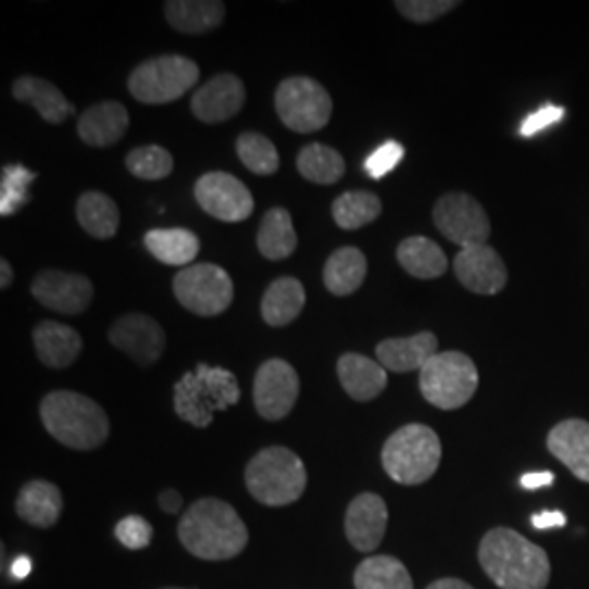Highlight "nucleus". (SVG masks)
Returning a JSON list of instances; mask_svg holds the SVG:
<instances>
[{
	"mask_svg": "<svg viewBox=\"0 0 589 589\" xmlns=\"http://www.w3.org/2000/svg\"><path fill=\"white\" fill-rule=\"evenodd\" d=\"M177 537L197 559L227 561L245 550L249 530L231 504L218 498H201L181 515Z\"/></svg>",
	"mask_w": 589,
	"mask_h": 589,
	"instance_id": "1",
	"label": "nucleus"
},
{
	"mask_svg": "<svg viewBox=\"0 0 589 589\" xmlns=\"http://www.w3.org/2000/svg\"><path fill=\"white\" fill-rule=\"evenodd\" d=\"M478 561L500 589H546L550 559L543 548L511 528H491L480 546Z\"/></svg>",
	"mask_w": 589,
	"mask_h": 589,
	"instance_id": "2",
	"label": "nucleus"
},
{
	"mask_svg": "<svg viewBox=\"0 0 589 589\" xmlns=\"http://www.w3.org/2000/svg\"><path fill=\"white\" fill-rule=\"evenodd\" d=\"M40 419L55 441L73 450H97L110 437L105 411L77 391H51L45 396Z\"/></svg>",
	"mask_w": 589,
	"mask_h": 589,
	"instance_id": "3",
	"label": "nucleus"
},
{
	"mask_svg": "<svg viewBox=\"0 0 589 589\" xmlns=\"http://www.w3.org/2000/svg\"><path fill=\"white\" fill-rule=\"evenodd\" d=\"M245 485L253 500L266 506L298 502L309 485L304 461L284 446L260 450L245 469Z\"/></svg>",
	"mask_w": 589,
	"mask_h": 589,
	"instance_id": "4",
	"label": "nucleus"
},
{
	"mask_svg": "<svg viewBox=\"0 0 589 589\" xmlns=\"http://www.w3.org/2000/svg\"><path fill=\"white\" fill-rule=\"evenodd\" d=\"M238 402L240 387L236 376L205 363H199L195 372L184 374L173 389L175 413L195 428H208L216 411H227Z\"/></svg>",
	"mask_w": 589,
	"mask_h": 589,
	"instance_id": "5",
	"label": "nucleus"
},
{
	"mask_svg": "<svg viewBox=\"0 0 589 589\" xmlns=\"http://www.w3.org/2000/svg\"><path fill=\"white\" fill-rule=\"evenodd\" d=\"M439 463V435L424 424L402 426L383 446V467L389 478L400 485H422L430 480Z\"/></svg>",
	"mask_w": 589,
	"mask_h": 589,
	"instance_id": "6",
	"label": "nucleus"
},
{
	"mask_svg": "<svg viewBox=\"0 0 589 589\" xmlns=\"http://www.w3.org/2000/svg\"><path fill=\"white\" fill-rule=\"evenodd\" d=\"M419 389L426 402L441 411L465 406L478 389V369L463 352L433 356L419 372Z\"/></svg>",
	"mask_w": 589,
	"mask_h": 589,
	"instance_id": "7",
	"label": "nucleus"
},
{
	"mask_svg": "<svg viewBox=\"0 0 589 589\" xmlns=\"http://www.w3.org/2000/svg\"><path fill=\"white\" fill-rule=\"evenodd\" d=\"M199 82V66L184 55H162L131 71L127 88L145 105H164L181 99Z\"/></svg>",
	"mask_w": 589,
	"mask_h": 589,
	"instance_id": "8",
	"label": "nucleus"
},
{
	"mask_svg": "<svg viewBox=\"0 0 589 589\" xmlns=\"http://www.w3.org/2000/svg\"><path fill=\"white\" fill-rule=\"evenodd\" d=\"M275 112L290 131L313 134L330 123L333 97L311 77H288L275 90Z\"/></svg>",
	"mask_w": 589,
	"mask_h": 589,
	"instance_id": "9",
	"label": "nucleus"
},
{
	"mask_svg": "<svg viewBox=\"0 0 589 589\" xmlns=\"http://www.w3.org/2000/svg\"><path fill=\"white\" fill-rule=\"evenodd\" d=\"M173 290L177 302L199 317H216L225 313L234 300V281L229 273L210 262L179 271L173 279Z\"/></svg>",
	"mask_w": 589,
	"mask_h": 589,
	"instance_id": "10",
	"label": "nucleus"
},
{
	"mask_svg": "<svg viewBox=\"0 0 589 589\" xmlns=\"http://www.w3.org/2000/svg\"><path fill=\"white\" fill-rule=\"evenodd\" d=\"M433 221L437 229L448 240L461 245V249L487 245V238L491 234V223L485 208L465 192L443 195L433 210Z\"/></svg>",
	"mask_w": 589,
	"mask_h": 589,
	"instance_id": "11",
	"label": "nucleus"
},
{
	"mask_svg": "<svg viewBox=\"0 0 589 589\" xmlns=\"http://www.w3.org/2000/svg\"><path fill=\"white\" fill-rule=\"evenodd\" d=\"M300 398V376L281 359L260 365L253 380V406L266 422L284 419Z\"/></svg>",
	"mask_w": 589,
	"mask_h": 589,
	"instance_id": "12",
	"label": "nucleus"
},
{
	"mask_svg": "<svg viewBox=\"0 0 589 589\" xmlns=\"http://www.w3.org/2000/svg\"><path fill=\"white\" fill-rule=\"evenodd\" d=\"M195 199L210 216L223 223H242L253 214V195L229 173L210 171L195 184Z\"/></svg>",
	"mask_w": 589,
	"mask_h": 589,
	"instance_id": "13",
	"label": "nucleus"
},
{
	"mask_svg": "<svg viewBox=\"0 0 589 589\" xmlns=\"http://www.w3.org/2000/svg\"><path fill=\"white\" fill-rule=\"evenodd\" d=\"M32 292L42 306L55 313L82 315L95 298V286L86 275L47 268L36 275Z\"/></svg>",
	"mask_w": 589,
	"mask_h": 589,
	"instance_id": "14",
	"label": "nucleus"
},
{
	"mask_svg": "<svg viewBox=\"0 0 589 589\" xmlns=\"http://www.w3.org/2000/svg\"><path fill=\"white\" fill-rule=\"evenodd\" d=\"M110 343L142 367L155 365L166 350L162 326L142 313L123 315L110 328Z\"/></svg>",
	"mask_w": 589,
	"mask_h": 589,
	"instance_id": "15",
	"label": "nucleus"
},
{
	"mask_svg": "<svg viewBox=\"0 0 589 589\" xmlns=\"http://www.w3.org/2000/svg\"><path fill=\"white\" fill-rule=\"evenodd\" d=\"M247 99L245 84L229 73L216 75L210 82H205L192 97L190 110L197 121L216 125L234 118Z\"/></svg>",
	"mask_w": 589,
	"mask_h": 589,
	"instance_id": "16",
	"label": "nucleus"
},
{
	"mask_svg": "<svg viewBox=\"0 0 589 589\" xmlns=\"http://www.w3.org/2000/svg\"><path fill=\"white\" fill-rule=\"evenodd\" d=\"M454 273L459 281L478 294H496L506 286L509 273L500 253L489 245L461 249L454 258Z\"/></svg>",
	"mask_w": 589,
	"mask_h": 589,
	"instance_id": "17",
	"label": "nucleus"
},
{
	"mask_svg": "<svg viewBox=\"0 0 589 589\" xmlns=\"http://www.w3.org/2000/svg\"><path fill=\"white\" fill-rule=\"evenodd\" d=\"M389 509L376 493L356 496L346 511V535L359 552H374L387 532Z\"/></svg>",
	"mask_w": 589,
	"mask_h": 589,
	"instance_id": "18",
	"label": "nucleus"
},
{
	"mask_svg": "<svg viewBox=\"0 0 589 589\" xmlns=\"http://www.w3.org/2000/svg\"><path fill=\"white\" fill-rule=\"evenodd\" d=\"M129 129V112L118 101H103L88 108L77 123L79 138L95 149H105L125 138Z\"/></svg>",
	"mask_w": 589,
	"mask_h": 589,
	"instance_id": "19",
	"label": "nucleus"
},
{
	"mask_svg": "<svg viewBox=\"0 0 589 589\" xmlns=\"http://www.w3.org/2000/svg\"><path fill=\"white\" fill-rule=\"evenodd\" d=\"M548 450L578 480L589 483V424L582 419H565L548 435Z\"/></svg>",
	"mask_w": 589,
	"mask_h": 589,
	"instance_id": "20",
	"label": "nucleus"
},
{
	"mask_svg": "<svg viewBox=\"0 0 589 589\" xmlns=\"http://www.w3.org/2000/svg\"><path fill=\"white\" fill-rule=\"evenodd\" d=\"M439 341L433 333H419L406 339H387L383 343H378L376 348V356L378 363L396 374H406V372H415L433 359L437 356Z\"/></svg>",
	"mask_w": 589,
	"mask_h": 589,
	"instance_id": "21",
	"label": "nucleus"
},
{
	"mask_svg": "<svg viewBox=\"0 0 589 589\" xmlns=\"http://www.w3.org/2000/svg\"><path fill=\"white\" fill-rule=\"evenodd\" d=\"M337 374L346 393L356 402H372L387 389V369L363 354H343Z\"/></svg>",
	"mask_w": 589,
	"mask_h": 589,
	"instance_id": "22",
	"label": "nucleus"
},
{
	"mask_svg": "<svg viewBox=\"0 0 589 589\" xmlns=\"http://www.w3.org/2000/svg\"><path fill=\"white\" fill-rule=\"evenodd\" d=\"M34 346L42 365L51 369L71 367L84 350L82 335L66 324L42 322L34 330Z\"/></svg>",
	"mask_w": 589,
	"mask_h": 589,
	"instance_id": "23",
	"label": "nucleus"
},
{
	"mask_svg": "<svg viewBox=\"0 0 589 589\" xmlns=\"http://www.w3.org/2000/svg\"><path fill=\"white\" fill-rule=\"evenodd\" d=\"M306 306V290L298 277H277L264 290L260 313L264 324L284 328L302 315Z\"/></svg>",
	"mask_w": 589,
	"mask_h": 589,
	"instance_id": "24",
	"label": "nucleus"
},
{
	"mask_svg": "<svg viewBox=\"0 0 589 589\" xmlns=\"http://www.w3.org/2000/svg\"><path fill=\"white\" fill-rule=\"evenodd\" d=\"M64 511V498L58 485L49 480L27 483L16 498V513L32 526L51 528Z\"/></svg>",
	"mask_w": 589,
	"mask_h": 589,
	"instance_id": "25",
	"label": "nucleus"
},
{
	"mask_svg": "<svg viewBox=\"0 0 589 589\" xmlns=\"http://www.w3.org/2000/svg\"><path fill=\"white\" fill-rule=\"evenodd\" d=\"M168 25L184 36L214 32L225 18V5L218 0H171L164 5Z\"/></svg>",
	"mask_w": 589,
	"mask_h": 589,
	"instance_id": "26",
	"label": "nucleus"
},
{
	"mask_svg": "<svg viewBox=\"0 0 589 589\" xmlns=\"http://www.w3.org/2000/svg\"><path fill=\"white\" fill-rule=\"evenodd\" d=\"M14 97L21 103H29L38 110V114L51 123V125H62L71 114H75L73 103L47 79L25 75L16 79L14 84Z\"/></svg>",
	"mask_w": 589,
	"mask_h": 589,
	"instance_id": "27",
	"label": "nucleus"
},
{
	"mask_svg": "<svg viewBox=\"0 0 589 589\" xmlns=\"http://www.w3.org/2000/svg\"><path fill=\"white\" fill-rule=\"evenodd\" d=\"M365 275L367 258L356 247L337 249L324 266V284L337 298H348V294L356 292L363 286Z\"/></svg>",
	"mask_w": 589,
	"mask_h": 589,
	"instance_id": "28",
	"label": "nucleus"
},
{
	"mask_svg": "<svg viewBox=\"0 0 589 589\" xmlns=\"http://www.w3.org/2000/svg\"><path fill=\"white\" fill-rule=\"evenodd\" d=\"M145 245L149 253L168 264V266H186L199 253V238L184 227H168V229H149L145 234Z\"/></svg>",
	"mask_w": 589,
	"mask_h": 589,
	"instance_id": "29",
	"label": "nucleus"
},
{
	"mask_svg": "<svg viewBox=\"0 0 589 589\" xmlns=\"http://www.w3.org/2000/svg\"><path fill=\"white\" fill-rule=\"evenodd\" d=\"M398 262L406 273L419 279L441 277L448 268V258L443 249L426 236L404 238L398 245Z\"/></svg>",
	"mask_w": 589,
	"mask_h": 589,
	"instance_id": "30",
	"label": "nucleus"
},
{
	"mask_svg": "<svg viewBox=\"0 0 589 589\" xmlns=\"http://www.w3.org/2000/svg\"><path fill=\"white\" fill-rule=\"evenodd\" d=\"M258 249L266 260H284L298 249V231L286 208H271L258 227Z\"/></svg>",
	"mask_w": 589,
	"mask_h": 589,
	"instance_id": "31",
	"label": "nucleus"
},
{
	"mask_svg": "<svg viewBox=\"0 0 589 589\" xmlns=\"http://www.w3.org/2000/svg\"><path fill=\"white\" fill-rule=\"evenodd\" d=\"M356 589H413V578L406 565L389 554L367 556L354 572Z\"/></svg>",
	"mask_w": 589,
	"mask_h": 589,
	"instance_id": "32",
	"label": "nucleus"
},
{
	"mask_svg": "<svg viewBox=\"0 0 589 589\" xmlns=\"http://www.w3.org/2000/svg\"><path fill=\"white\" fill-rule=\"evenodd\" d=\"M77 218L79 225L99 240L112 238L121 225L118 205L103 192L88 190L77 201Z\"/></svg>",
	"mask_w": 589,
	"mask_h": 589,
	"instance_id": "33",
	"label": "nucleus"
},
{
	"mask_svg": "<svg viewBox=\"0 0 589 589\" xmlns=\"http://www.w3.org/2000/svg\"><path fill=\"white\" fill-rule=\"evenodd\" d=\"M298 171L304 179L322 186H333L346 175L343 155L328 145H306L298 155Z\"/></svg>",
	"mask_w": 589,
	"mask_h": 589,
	"instance_id": "34",
	"label": "nucleus"
},
{
	"mask_svg": "<svg viewBox=\"0 0 589 589\" xmlns=\"http://www.w3.org/2000/svg\"><path fill=\"white\" fill-rule=\"evenodd\" d=\"M380 212L383 201L369 190H348L333 203V216L341 229H361L374 223Z\"/></svg>",
	"mask_w": 589,
	"mask_h": 589,
	"instance_id": "35",
	"label": "nucleus"
},
{
	"mask_svg": "<svg viewBox=\"0 0 589 589\" xmlns=\"http://www.w3.org/2000/svg\"><path fill=\"white\" fill-rule=\"evenodd\" d=\"M236 153L240 162L255 175H275L279 168V155L275 145L255 131H245L236 140Z\"/></svg>",
	"mask_w": 589,
	"mask_h": 589,
	"instance_id": "36",
	"label": "nucleus"
},
{
	"mask_svg": "<svg viewBox=\"0 0 589 589\" xmlns=\"http://www.w3.org/2000/svg\"><path fill=\"white\" fill-rule=\"evenodd\" d=\"M36 173L23 164H10L3 168L0 179V214L12 216L29 203V186L36 181Z\"/></svg>",
	"mask_w": 589,
	"mask_h": 589,
	"instance_id": "37",
	"label": "nucleus"
},
{
	"mask_svg": "<svg viewBox=\"0 0 589 589\" xmlns=\"http://www.w3.org/2000/svg\"><path fill=\"white\" fill-rule=\"evenodd\" d=\"M125 164L134 177L147 179V181H158L173 173V155L158 145L134 149L127 155Z\"/></svg>",
	"mask_w": 589,
	"mask_h": 589,
	"instance_id": "38",
	"label": "nucleus"
},
{
	"mask_svg": "<svg viewBox=\"0 0 589 589\" xmlns=\"http://www.w3.org/2000/svg\"><path fill=\"white\" fill-rule=\"evenodd\" d=\"M459 3L456 0H398L396 10L411 23L426 25L433 23L452 10H456Z\"/></svg>",
	"mask_w": 589,
	"mask_h": 589,
	"instance_id": "39",
	"label": "nucleus"
},
{
	"mask_svg": "<svg viewBox=\"0 0 589 589\" xmlns=\"http://www.w3.org/2000/svg\"><path fill=\"white\" fill-rule=\"evenodd\" d=\"M114 535L125 548L142 550L153 541V526L142 515H127L116 524Z\"/></svg>",
	"mask_w": 589,
	"mask_h": 589,
	"instance_id": "40",
	"label": "nucleus"
},
{
	"mask_svg": "<svg viewBox=\"0 0 589 589\" xmlns=\"http://www.w3.org/2000/svg\"><path fill=\"white\" fill-rule=\"evenodd\" d=\"M404 160V147L396 140H389L385 145H380L374 153L367 155L365 160V173L372 179H383L387 177L400 162Z\"/></svg>",
	"mask_w": 589,
	"mask_h": 589,
	"instance_id": "41",
	"label": "nucleus"
},
{
	"mask_svg": "<svg viewBox=\"0 0 589 589\" xmlns=\"http://www.w3.org/2000/svg\"><path fill=\"white\" fill-rule=\"evenodd\" d=\"M563 114H565L563 108H556V105H543L541 110H537V112H532V114H528V116L524 118V123H522V127H519V134H522L524 138H530V136H535L537 131H541V129H546V127L559 123V121L563 118Z\"/></svg>",
	"mask_w": 589,
	"mask_h": 589,
	"instance_id": "42",
	"label": "nucleus"
},
{
	"mask_svg": "<svg viewBox=\"0 0 589 589\" xmlns=\"http://www.w3.org/2000/svg\"><path fill=\"white\" fill-rule=\"evenodd\" d=\"M532 526L539 528V530H546V528H556V526H565V515L561 511H543V513H537L532 515Z\"/></svg>",
	"mask_w": 589,
	"mask_h": 589,
	"instance_id": "43",
	"label": "nucleus"
},
{
	"mask_svg": "<svg viewBox=\"0 0 589 589\" xmlns=\"http://www.w3.org/2000/svg\"><path fill=\"white\" fill-rule=\"evenodd\" d=\"M554 483V474L552 472H532V474H524L519 478V485L524 489H539V487H548Z\"/></svg>",
	"mask_w": 589,
	"mask_h": 589,
	"instance_id": "44",
	"label": "nucleus"
},
{
	"mask_svg": "<svg viewBox=\"0 0 589 589\" xmlns=\"http://www.w3.org/2000/svg\"><path fill=\"white\" fill-rule=\"evenodd\" d=\"M158 502H160V509H162L164 513H171V515L179 513V511H181V504H184L181 496H179L175 489H166V491H162Z\"/></svg>",
	"mask_w": 589,
	"mask_h": 589,
	"instance_id": "45",
	"label": "nucleus"
},
{
	"mask_svg": "<svg viewBox=\"0 0 589 589\" xmlns=\"http://www.w3.org/2000/svg\"><path fill=\"white\" fill-rule=\"evenodd\" d=\"M426 589H474V587L461 578H439V580L430 582Z\"/></svg>",
	"mask_w": 589,
	"mask_h": 589,
	"instance_id": "46",
	"label": "nucleus"
},
{
	"mask_svg": "<svg viewBox=\"0 0 589 589\" xmlns=\"http://www.w3.org/2000/svg\"><path fill=\"white\" fill-rule=\"evenodd\" d=\"M14 578H27L32 574V559L29 556H18L12 565Z\"/></svg>",
	"mask_w": 589,
	"mask_h": 589,
	"instance_id": "47",
	"label": "nucleus"
},
{
	"mask_svg": "<svg viewBox=\"0 0 589 589\" xmlns=\"http://www.w3.org/2000/svg\"><path fill=\"white\" fill-rule=\"evenodd\" d=\"M14 279V271H12V264L3 258L0 260V288H8Z\"/></svg>",
	"mask_w": 589,
	"mask_h": 589,
	"instance_id": "48",
	"label": "nucleus"
},
{
	"mask_svg": "<svg viewBox=\"0 0 589 589\" xmlns=\"http://www.w3.org/2000/svg\"><path fill=\"white\" fill-rule=\"evenodd\" d=\"M164 589H186V587H164Z\"/></svg>",
	"mask_w": 589,
	"mask_h": 589,
	"instance_id": "49",
	"label": "nucleus"
}]
</instances>
